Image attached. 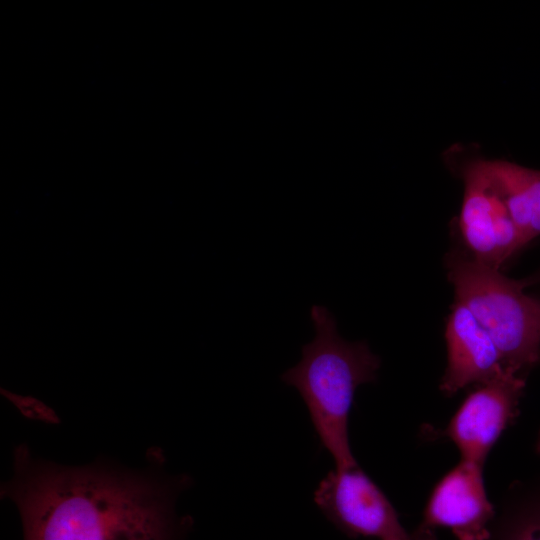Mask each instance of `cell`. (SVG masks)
Wrapping results in <instances>:
<instances>
[{"instance_id": "obj_1", "label": "cell", "mask_w": 540, "mask_h": 540, "mask_svg": "<svg viewBox=\"0 0 540 540\" xmlns=\"http://www.w3.org/2000/svg\"><path fill=\"white\" fill-rule=\"evenodd\" d=\"M181 487L156 472L38 460L20 445L1 495L17 505L24 540H176Z\"/></svg>"}, {"instance_id": "obj_2", "label": "cell", "mask_w": 540, "mask_h": 540, "mask_svg": "<svg viewBox=\"0 0 540 540\" xmlns=\"http://www.w3.org/2000/svg\"><path fill=\"white\" fill-rule=\"evenodd\" d=\"M315 336L301 348V359L281 380L302 397L315 432L336 468L357 465L349 442L348 422L359 386L374 382L381 360L365 341L340 336L334 315L313 305Z\"/></svg>"}, {"instance_id": "obj_3", "label": "cell", "mask_w": 540, "mask_h": 540, "mask_svg": "<svg viewBox=\"0 0 540 540\" xmlns=\"http://www.w3.org/2000/svg\"><path fill=\"white\" fill-rule=\"evenodd\" d=\"M448 279L496 344L506 369L522 372L540 360V301L524 284L473 258L455 256Z\"/></svg>"}, {"instance_id": "obj_4", "label": "cell", "mask_w": 540, "mask_h": 540, "mask_svg": "<svg viewBox=\"0 0 540 540\" xmlns=\"http://www.w3.org/2000/svg\"><path fill=\"white\" fill-rule=\"evenodd\" d=\"M464 184L459 227L463 241L478 262L499 269L524 241L486 159H474L461 168Z\"/></svg>"}, {"instance_id": "obj_5", "label": "cell", "mask_w": 540, "mask_h": 540, "mask_svg": "<svg viewBox=\"0 0 540 540\" xmlns=\"http://www.w3.org/2000/svg\"><path fill=\"white\" fill-rule=\"evenodd\" d=\"M314 501L350 537L410 540L391 502L358 464L330 471L316 488Z\"/></svg>"}, {"instance_id": "obj_6", "label": "cell", "mask_w": 540, "mask_h": 540, "mask_svg": "<svg viewBox=\"0 0 540 540\" xmlns=\"http://www.w3.org/2000/svg\"><path fill=\"white\" fill-rule=\"evenodd\" d=\"M524 378L506 370L479 384L462 402L444 430L462 460L484 465L502 433L518 415Z\"/></svg>"}, {"instance_id": "obj_7", "label": "cell", "mask_w": 540, "mask_h": 540, "mask_svg": "<svg viewBox=\"0 0 540 540\" xmlns=\"http://www.w3.org/2000/svg\"><path fill=\"white\" fill-rule=\"evenodd\" d=\"M495 518L483 466L461 459L434 487L421 525L449 529L458 540H491Z\"/></svg>"}, {"instance_id": "obj_8", "label": "cell", "mask_w": 540, "mask_h": 540, "mask_svg": "<svg viewBox=\"0 0 540 540\" xmlns=\"http://www.w3.org/2000/svg\"><path fill=\"white\" fill-rule=\"evenodd\" d=\"M445 339L447 365L440 390L446 395L485 383L509 370L491 336L457 300L447 319Z\"/></svg>"}, {"instance_id": "obj_9", "label": "cell", "mask_w": 540, "mask_h": 540, "mask_svg": "<svg viewBox=\"0 0 540 540\" xmlns=\"http://www.w3.org/2000/svg\"><path fill=\"white\" fill-rule=\"evenodd\" d=\"M526 244L540 235V170L506 160H486Z\"/></svg>"}, {"instance_id": "obj_10", "label": "cell", "mask_w": 540, "mask_h": 540, "mask_svg": "<svg viewBox=\"0 0 540 540\" xmlns=\"http://www.w3.org/2000/svg\"><path fill=\"white\" fill-rule=\"evenodd\" d=\"M491 540H540V489L510 501L494 520Z\"/></svg>"}, {"instance_id": "obj_11", "label": "cell", "mask_w": 540, "mask_h": 540, "mask_svg": "<svg viewBox=\"0 0 540 540\" xmlns=\"http://www.w3.org/2000/svg\"><path fill=\"white\" fill-rule=\"evenodd\" d=\"M2 393L9 398L16 406L27 416L34 417L37 419H44L48 422H53L54 417L53 411L50 410L46 405L41 403L35 398L20 396L14 393L8 392L7 390H2Z\"/></svg>"}, {"instance_id": "obj_12", "label": "cell", "mask_w": 540, "mask_h": 540, "mask_svg": "<svg viewBox=\"0 0 540 540\" xmlns=\"http://www.w3.org/2000/svg\"><path fill=\"white\" fill-rule=\"evenodd\" d=\"M410 540H437L435 529L420 524L413 535L410 536Z\"/></svg>"}, {"instance_id": "obj_13", "label": "cell", "mask_w": 540, "mask_h": 540, "mask_svg": "<svg viewBox=\"0 0 540 540\" xmlns=\"http://www.w3.org/2000/svg\"><path fill=\"white\" fill-rule=\"evenodd\" d=\"M522 282L524 286L527 284L540 282V270L534 276L530 277L529 279L522 280Z\"/></svg>"}, {"instance_id": "obj_14", "label": "cell", "mask_w": 540, "mask_h": 540, "mask_svg": "<svg viewBox=\"0 0 540 540\" xmlns=\"http://www.w3.org/2000/svg\"><path fill=\"white\" fill-rule=\"evenodd\" d=\"M537 450L540 453V432H539L538 440H537Z\"/></svg>"}]
</instances>
